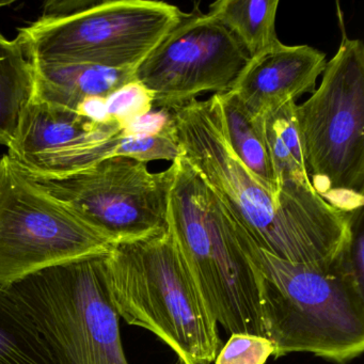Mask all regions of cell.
<instances>
[{"label": "cell", "instance_id": "5b68a950", "mask_svg": "<svg viewBox=\"0 0 364 364\" xmlns=\"http://www.w3.org/2000/svg\"><path fill=\"white\" fill-rule=\"evenodd\" d=\"M326 63L321 86L295 120L306 174L316 193L344 212L363 208L364 46L346 35Z\"/></svg>", "mask_w": 364, "mask_h": 364}, {"label": "cell", "instance_id": "44dd1931", "mask_svg": "<svg viewBox=\"0 0 364 364\" xmlns=\"http://www.w3.org/2000/svg\"><path fill=\"white\" fill-rule=\"evenodd\" d=\"M77 112L95 123H106L112 121V119L108 116L106 99H101V97H92V99L87 100L80 105Z\"/></svg>", "mask_w": 364, "mask_h": 364}, {"label": "cell", "instance_id": "30bf717a", "mask_svg": "<svg viewBox=\"0 0 364 364\" xmlns=\"http://www.w3.org/2000/svg\"><path fill=\"white\" fill-rule=\"evenodd\" d=\"M250 61L242 44L210 14L196 8L134 70L153 108L172 110L204 92L233 90Z\"/></svg>", "mask_w": 364, "mask_h": 364}, {"label": "cell", "instance_id": "7c38bea8", "mask_svg": "<svg viewBox=\"0 0 364 364\" xmlns=\"http://www.w3.org/2000/svg\"><path fill=\"white\" fill-rule=\"evenodd\" d=\"M326 63V55L311 46L279 41L250 59L231 91L252 118L259 119L314 92Z\"/></svg>", "mask_w": 364, "mask_h": 364}, {"label": "cell", "instance_id": "9a60e30c", "mask_svg": "<svg viewBox=\"0 0 364 364\" xmlns=\"http://www.w3.org/2000/svg\"><path fill=\"white\" fill-rule=\"evenodd\" d=\"M215 95L230 148L251 173L255 174L270 191L278 193L282 186H278L274 178L261 121L249 114L233 91L215 93Z\"/></svg>", "mask_w": 364, "mask_h": 364}, {"label": "cell", "instance_id": "52a82bcc", "mask_svg": "<svg viewBox=\"0 0 364 364\" xmlns=\"http://www.w3.org/2000/svg\"><path fill=\"white\" fill-rule=\"evenodd\" d=\"M104 255L50 268L10 287L59 364H129Z\"/></svg>", "mask_w": 364, "mask_h": 364}, {"label": "cell", "instance_id": "d6986e66", "mask_svg": "<svg viewBox=\"0 0 364 364\" xmlns=\"http://www.w3.org/2000/svg\"><path fill=\"white\" fill-rule=\"evenodd\" d=\"M274 353V345L269 340L255 334H231L223 347L215 364H265Z\"/></svg>", "mask_w": 364, "mask_h": 364}, {"label": "cell", "instance_id": "3957f363", "mask_svg": "<svg viewBox=\"0 0 364 364\" xmlns=\"http://www.w3.org/2000/svg\"><path fill=\"white\" fill-rule=\"evenodd\" d=\"M110 299L120 318L165 342L183 364H212L221 340L169 225L112 244L104 255Z\"/></svg>", "mask_w": 364, "mask_h": 364}, {"label": "cell", "instance_id": "9c48e42d", "mask_svg": "<svg viewBox=\"0 0 364 364\" xmlns=\"http://www.w3.org/2000/svg\"><path fill=\"white\" fill-rule=\"evenodd\" d=\"M110 244L0 157V289L50 268L106 255Z\"/></svg>", "mask_w": 364, "mask_h": 364}, {"label": "cell", "instance_id": "4fadbf2b", "mask_svg": "<svg viewBox=\"0 0 364 364\" xmlns=\"http://www.w3.org/2000/svg\"><path fill=\"white\" fill-rule=\"evenodd\" d=\"M35 97L50 105L78 112L92 97L107 99L134 80V69H110L82 63H31Z\"/></svg>", "mask_w": 364, "mask_h": 364}, {"label": "cell", "instance_id": "2e32d148", "mask_svg": "<svg viewBox=\"0 0 364 364\" xmlns=\"http://www.w3.org/2000/svg\"><path fill=\"white\" fill-rule=\"evenodd\" d=\"M278 0H219L210 6L219 21L242 44L250 59L278 43L276 16Z\"/></svg>", "mask_w": 364, "mask_h": 364}, {"label": "cell", "instance_id": "e0dca14e", "mask_svg": "<svg viewBox=\"0 0 364 364\" xmlns=\"http://www.w3.org/2000/svg\"><path fill=\"white\" fill-rule=\"evenodd\" d=\"M0 364H59L11 289H0Z\"/></svg>", "mask_w": 364, "mask_h": 364}, {"label": "cell", "instance_id": "7402d4cb", "mask_svg": "<svg viewBox=\"0 0 364 364\" xmlns=\"http://www.w3.org/2000/svg\"><path fill=\"white\" fill-rule=\"evenodd\" d=\"M12 1H0V8L7 7L11 5Z\"/></svg>", "mask_w": 364, "mask_h": 364}, {"label": "cell", "instance_id": "ba28073f", "mask_svg": "<svg viewBox=\"0 0 364 364\" xmlns=\"http://www.w3.org/2000/svg\"><path fill=\"white\" fill-rule=\"evenodd\" d=\"M16 168L110 244L144 237L168 225L173 161L157 173L149 171L146 164L123 156L59 176Z\"/></svg>", "mask_w": 364, "mask_h": 364}, {"label": "cell", "instance_id": "8992f818", "mask_svg": "<svg viewBox=\"0 0 364 364\" xmlns=\"http://www.w3.org/2000/svg\"><path fill=\"white\" fill-rule=\"evenodd\" d=\"M185 14L163 1L54 0L16 38L31 63L135 70Z\"/></svg>", "mask_w": 364, "mask_h": 364}, {"label": "cell", "instance_id": "6da1fadb", "mask_svg": "<svg viewBox=\"0 0 364 364\" xmlns=\"http://www.w3.org/2000/svg\"><path fill=\"white\" fill-rule=\"evenodd\" d=\"M171 112L185 159L261 250L296 264L329 266L350 246L355 212L330 204L313 185L284 183L270 191L234 154L216 95Z\"/></svg>", "mask_w": 364, "mask_h": 364}, {"label": "cell", "instance_id": "5bb4252c", "mask_svg": "<svg viewBox=\"0 0 364 364\" xmlns=\"http://www.w3.org/2000/svg\"><path fill=\"white\" fill-rule=\"evenodd\" d=\"M35 92V71L22 44L0 33V146L8 149L16 139Z\"/></svg>", "mask_w": 364, "mask_h": 364}, {"label": "cell", "instance_id": "ac0fdd59", "mask_svg": "<svg viewBox=\"0 0 364 364\" xmlns=\"http://www.w3.org/2000/svg\"><path fill=\"white\" fill-rule=\"evenodd\" d=\"M296 102L259 118L277 184L312 185L302 159L295 120Z\"/></svg>", "mask_w": 364, "mask_h": 364}, {"label": "cell", "instance_id": "7a4b0ae2", "mask_svg": "<svg viewBox=\"0 0 364 364\" xmlns=\"http://www.w3.org/2000/svg\"><path fill=\"white\" fill-rule=\"evenodd\" d=\"M235 225L257 278L262 331L274 345L272 357L306 353L338 364L359 357L363 274L351 259L350 246L329 266L291 263L257 248Z\"/></svg>", "mask_w": 364, "mask_h": 364}, {"label": "cell", "instance_id": "ffe728a7", "mask_svg": "<svg viewBox=\"0 0 364 364\" xmlns=\"http://www.w3.org/2000/svg\"><path fill=\"white\" fill-rule=\"evenodd\" d=\"M108 116L123 127L153 110V97L141 85L133 82L106 99Z\"/></svg>", "mask_w": 364, "mask_h": 364}, {"label": "cell", "instance_id": "8fae6325", "mask_svg": "<svg viewBox=\"0 0 364 364\" xmlns=\"http://www.w3.org/2000/svg\"><path fill=\"white\" fill-rule=\"evenodd\" d=\"M123 129L117 121L95 123L33 97L7 155L23 169L70 173L112 157V138Z\"/></svg>", "mask_w": 364, "mask_h": 364}, {"label": "cell", "instance_id": "277c9868", "mask_svg": "<svg viewBox=\"0 0 364 364\" xmlns=\"http://www.w3.org/2000/svg\"><path fill=\"white\" fill-rule=\"evenodd\" d=\"M173 163L168 225L210 314L230 334L263 336L257 278L235 223L183 153Z\"/></svg>", "mask_w": 364, "mask_h": 364}]
</instances>
